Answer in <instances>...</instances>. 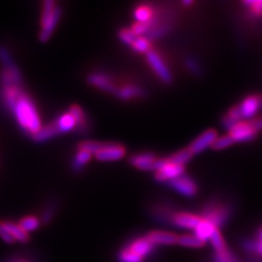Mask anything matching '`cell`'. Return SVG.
<instances>
[{
    "label": "cell",
    "mask_w": 262,
    "mask_h": 262,
    "mask_svg": "<svg viewBox=\"0 0 262 262\" xmlns=\"http://www.w3.org/2000/svg\"><path fill=\"white\" fill-rule=\"evenodd\" d=\"M9 110L13 113L21 129L26 131L29 136L33 137L42 128V122H40L35 105L24 91L16 97L15 102Z\"/></svg>",
    "instance_id": "cell-1"
},
{
    "label": "cell",
    "mask_w": 262,
    "mask_h": 262,
    "mask_svg": "<svg viewBox=\"0 0 262 262\" xmlns=\"http://www.w3.org/2000/svg\"><path fill=\"white\" fill-rule=\"evenodd\" d=\"M62 10L61 8L56 6L55 2L52 0H46L43 4V10H42V31L39 33V40L40 42H47L51 38L56 26L58 24L61 18Z\"/></svg>",
    "instance_id": "cell-2"
},
{
    "label": "cell",
    "mask_w": 262,
    "mask_h": 262,
    "mask_svg": "<svg viewBox=\"0 0 262 262\" xmlns=\"http://www.w3.org/2000/svg\"><path fill=\"white\" fill-rule=\"evenodd\" d=\"M130 163L139 169L158 171L165 164V159H158L153 153L145 152L134 155Z\"/></svg>",
    "instance_id": "cell-3"
},
{
    "label": "cell",
    "mask_w": 262,
    "mask_h": 262,
    "mask_svg": "<svg viewBox=\"0 0 262 262\" xmlns=\"http://www.w3.org/2000/svg\"><path fill=\"white\" fill-rule=\"evenodd\" d=\"M217 137L219 135L215 129H208L199 137H196L194 139V140L190 143V145L188 146V150L191 152L192 155L199 154L204 150H207L209 146H212Z\"/></svg>",
    "instance_id": "cell-4"
},
{
    "label": "cell",
    "mask_w": 262,
    "mask_h": 262,
    "mask_svg": "<svg viewBox=\"0 0 262 262\" xmlns=\"http://www.w3.org/2000/svg\"><path fill=\"white\" fill-rule=\"evenodd\" d=\"M229 217V209L227 207H216L209 206L203 211V216L201 219L207 220L213 226L219 229V227L223 226L227 219Z\"/></svg>",
    "instance_id": "cell-5"
},
{
    "label": "cell",
    "mask_w": 262,
    "mask_h": 262,
    "mask_svg": "<svg viewBox=\"0 0 262 262\" xmlns=\"http://www.w3.org/2000/svg\"><path fill=\"white\" fill-rule=\"evenodd\" d=\"M146 58L149 63L151 64V67L155 71V73L160 77V79L164 82V83H170L173 81V76L167 68V66L164 63L163 59L160 57L158 53H155L154 51H150L146 53Z\"/></svg>",
    "instance_id": "cell-6"
},
{
    "label": "cell",
    "mask_w": 262,
    "mask_h": 262,
    "mask_svg": "<svg viewBox=\"0 0 262 262\" xmlns=\"http://www.w3.org/2000/svg\"><path fill=\"white\" fill-rule=\"evenodd\" d=\"M229 136L235 142H249L256 138L257 133L251 127L249 121H238L236 126L229 131Z\"/></svg>",
    "instance_id": "cell-7"
},
{
    "label": "cell",
    "mask_w": 262,
    "mask_h": 262,
    "mask_svg": "<svg viewBox=\"0 0 262 262\" xmlns=\"http://www.w3.org/2000/svg\"><path fill=\"white\" fill-rule=\"evenodd\" d=\"M168 185L178 193L188 196V198L194 196L196 192H198V187H196L195 183L190 177L186 175H182L178 178L171 180V182L168 183Z\"/></svg>",
    "instance_id": "cell-8"
},
{
    "label": "cell",
    "mask_w": 262,
    "mask_h": 262,
    "mask_svg": "<svg viewBox=\"0 0 262 262\" xmlns=\"http://www.w3.org/2000/svg\"><path fill=\"white\" fill-rule=\"evenodd\" d=\"M185 173V166H179L175 165V164H171L166 161L165 164L158 170L155 171V180H158L160 183H165V182H171L179 176H182Z\"/></svg>",
    "instance_id": "cell-9"
},
{
    "label": "cell",
    "mask_w": 262,
    "mask_h": 262,
    "mask_svg": "<svg viewBox=\"0 0 262 262\" xmlns=\"http://www.w3.org/2000/svg\"><path fill=\"white\" fill-rule=\"evenodd\" d=\"M126 149L122 145L117 143H106L103 149L95 154V158L102 162L118 161L125 157Z\"/></svg>",
    "instance_id": "cell-10"
},
{
    "label": "cell",
    "mask_w": 262,
    "mask_h": 262,
    "mask_svg": "<svg viewBox=\"0 0 262 262\" xmlns=\"http://www.w3.org/2000/svg\"><path fill=\"white\" fill-rule=\"evenodd\" d=\"M242 118L250 119L262 107V95H249L238 106Z\"/></svg>",
    "instance_id": "cell-11"
},
{
    "label": "cell",
    "mask_w": 262,
    "mask_h": 262,
    "mask_svg": "<svg viewBox=\"0 0 262 262\" xmlns=\"http://www.w3.org/2000/svg\"><path fill=\"white\" fill-rule=\"evenodd\" d=\"M88 82L91 85L102 90L104 92L115 93L117 89L111 77L102 72H93L91 75H89Z\"/></svg>",
    "instance_id": "cell-12"
},
{
    "label": "cell",
    "mask_w": 262,
    "mask_h": 262,
    "mask_svg": "<svg viewBox=\"0 0 262 262\" xmlns=\"http://www.w3.org/2000/svg\"><path fill=\"white\" fill-rule=\"evenodd\" d=\"M201 217L192 214V213H186V212H179L175 213L174 215H171L170 222L175 226L179 228H186V229H194L200 223Z\"/></svg>",
    "instance_id": "cell-13"
},
{
    "label": "cell",
    "mask_w": 262,
    "mask_h": 262,
    "mask_svg": "<svg viewBox=\"0 0 262 262\" xmlns=\"http://www.w3.org/2000/svg\"><path fill=\"white\" fill-rule=\"evenodd\" d=\"M0 61L3 63L4 70L8 71L12 76V78L15 80L16 83L22 85V75L14 63L10 53L7 51V48L4 46H0Z\"/></svg>",
    "instance_id": "cell-14"
},
{
    "label": "cell",
    "mask_w": 262,
    "mask_h": 262,
    "mask_svg": "<svg viewBox=\"0 0 262 262\" xmlns=\"http://www.w3.org/2000/svg\"><path fill=\"white\" fill-rule=\"evenodd\" d=\"M145 238L152 245H175L177 244L178 236L174 233L165 232V231H153L145 236Z\"/></svg>",
    "instance_id": "cell-15"
},
{
    "label": "cell",
    "mask_w": 262,
    "mask_h": 262,
    "mask_svg": "<svg viewBox=\"0 0 262 262\" xmlns=\"http://www.w3.org/2000/svg\"><path fill=\"white\" fill-rule=\"evenodd\" d=\"M127 248L135 252L139 257L144 259L151 255V252L154 250V245H152L145 237H141V238H137L134 242H131L130 245L127 246Z\"/></svg>",
    "instance_id": "cell-16"
},
{
    "label": "cell",
    "mask_w": 262,
    "mask_h": 262,
    "mask_svg": "<svg viewBox=\"0 0 262 262\" xmlns=\"http://www.w3.org/2000/svg\"><path fill=\"white\" fill-rule=\"evenodd\" d=\"M114 94L116 95V97L119 98V100L129 101V100H131V98L141 97L144 94V92L141 88L130 84V85L117 88Z\"/></svg>",
    "instance_id": "cell-17"
},
{
    "label": "cell",
    "mask_w": 262,
    "mask_h": 262,
    "mask_svg": "<svg viewBox=\"0 0 262 262\" xmlns=\"http://www.w3.org/2000/svg\"><path fill=\"white\" fill-rule=\"evenodd\" d=\"M215 227L213 226L210 222H208L207 220L201 219L200 223L196 225V227L193 229L194 233L193 235L196 237V238L200 239L201 242L206 243L207 241H210L211 236L213 234V232L215 231Z\"/></svg>",
    "instance_id": "cell-18"
},
{
    "label": "cell",
    "mask_w": 262,
    "mask_h": 262,
    "mask_svg": "<svg viewBox=\"0 0 262 262\" xmlns=\"http://www.w3.org/2000/svg\"><path fill=\"white\" fill-rule=\"evenodd\" d=\"M69 114L73 117V119L76 120V131L79 134L85 133L88 130V122H86V118H85V114L84 112L82 111V108L80 107L79 105H72L70 110H69Z\"/></svg>",
    "instance_id": "cell-19"
},
{
    "label": "cell",
    "mask_w": 262,
    "mask_h": 262,
    "mask_svg": "<svg viewBox=\"0 0 262 262\" xmlns=\"http://www.w3.org/2000/svg\"><path fill=\"white\" fill-rule=\"evenodd\" d=\"M55 126L57 127V129L59 130L60 134L63 133H69V131L76 129V120L73 119V117L68 113H66L61 116H59L54 121Z\"/></svg>",
    "instance_id": "cell-20"
},
{
    "label": "cell",
    "mask_w": 262,
    "mask_h": 262,
    "mask_svg": "<svg viewBox=\"0 0 262 262\" xmlns=\"http://www.w3.org/2000/svg\"><path fill=\"white\" fill-rule=\"evenodd\" d=\"M58 135H60L59 130L57 129L54 122H52V124L40 128L38 133H36L32 138H33V140L36 142H44V141H47V140H49V139H52Z\"/></svg>",
    "instance_id": "cell-21"
},
{
    "label": "cell",
    "mask_w": 262,
    "mask_h": 262,
    "mask_svg": "<svg viewBox=\"0 0 262 262\" xmlns=\"http://www.w3.org/2000/svg\"><path fill=\"white\" fill-rule=\"evenodd\" d=\"M6 228L8 229V232L10 233V235L13 237V239L15 242L19 243H28L30 237L28 233H26L23 229L19 226V224L13 223V222H4Z\"/></svg>",
    "instance_id": "cell-22"
},
{
    "label": "cell",
    "mask_w": 262,
    "mask_h": 262,
    "mask_svg": "<svg viewBox=\"0 0 262 262\" xmlns=\"http://www.w3.org/2000/svg\"><path fill=\"white\" fill-rule=\"evenodd\" d=\"M192 157L193 155L191 154V152L188 150V147H186V149H183L174 154L169 155L168 158H166V161L171 164H175V165L185 166V164L189 162L192 159Z\"/></svg>",
    "instance_id": "cell-23"
},
{
    "label": "cell",
    "mask_w": 262,
    "mask_h": 262,
    "mask_svg": "<svg viewBox=\"0 0 262 262\" xmlns=\"http://www.w3.org/2000/svg\"><path fill=\"white\" fill-rule=\"evenodd\" d=\"M92 158V154H90L84 151H78V153L75 155V158L71 163V169L75 173H80V171L84 168V166L90 162Z\"/></svg>",
    "instance_id": "cell-24"
},
{
    "label": "cell",
    "mask_w": 262,
    "mask_h": 262,
    "mask_svg": "<svg viewBox=\"0 0 262 262\" xmlns=\"http://www.w3.org/2000/svg\"><path fill=\"white\" fill-rule=\"evenodd\" d=\"M177 244L188 248H200L203 247L204 243L196 238L194 235H182L178 237Z\"/></svg>",
    "instance_id": "cell-25"
},
{
    "label": "cell",
    "mask_w": 262,
    "mask_h": 262,
    "mask_svg": "<svg viewBox=\"0 0 262 262\" xmlns=\"http://www.w3.org/2000/svg\"><path fill=\"white\" fill-rule=\"evenodd\" d=\"M106 143L103 142H96V141H83L79 143L78 149L79 151H84L90 154H96L97 152H100L103 147L105 146Z\"/></svg>",
    "instance_id": "cell-26"
},
{
    "label": "cell",
    "mask_w": 262,
    "mask_h": 262,
    "mask_svg": "<svg viewBox=\"0 0 262 262\" xmlns=\"http://www.w3.org/2000/svg\"><path fill=\"white\" fill-rule=\"evenodd\" d=\"M39 225H40V221L37 217H35V216H26V217H23L20 221V223H19V226L26 233L35 231V229H37L39 227Z\"/></svg>",
    "instance_id": "cell-27"
},
{
    "label": "cell",
    "mask_w": 262,
    "mask_h": 262,
    "mask_svg": "<svg viewBox=\"0 0 262 262\" xmlns=\"http://www.w3.org/2000/svg\"><path fill=\"white\" fill-rule=\"evenodd\" d=\"M210 242L213 246V248H214L215 252H223L225 250H227V247H226V244L224 242V238L222 234H221V232L219 231V229L216 228L214 232H213L211 238H210Z\"/></svg>",
    "instance_id": "cell-28"
},
{
    "label": "cell",
    "mask_w": 262,
    "mask_h": 262,
    "mask_svg": "<svg viewBox=\"0 0 262 262\" xmlns=\"http://www.w3.org/2000/svg\"><path fill=\"white\" fill-rule=\"evenodd\" d=\"M134 15H135V19L139 23L147 22V21L152 20V10H151V8L147 6H140L135 10Z\"/></svg>",
    "instance_id": "cell-29"
},
{
    "label": "cell",
    "mask_w": 262,
    "mask_h": 262,
    "mask_svg": "<svg viewBox=\"0 0 262 262\" xmlns=\"http://www.w3.org/2000/svg\"><path fill=\"white\" fill-rule=\"evenodd\" d=\"M117 260H118V262H142L143 261V259L141 257L136 255L135 252H133L127 247L122 248L118 252Z\"/></svg>",
    "instance_id": "cell-30"
},
{
    "label": "cell",
    "mask_w": 262,
    "mask_h": 262,
    "mask_svg": "<svg viewBox=\"0 0 262 262\" xmlns=\"http://www.w3.org/2000/svg\"><path fill=\"white\" fill-rule=\"evenodd\" d=\"M243 248L249 253H257L262 257V241L246 239L243 243Z\"/></svg>",
    "instance_id": "cell-31"
},
{
    "label": "cell",
    "mask_w": 262,
    "mask_h": 262,
    "mask_svg": "<svg viewBox=\"0 0 262 262\" xmlns=\"http://www.w3.org/2000/svg\"><path fill=\"white\" fill-rule=\"evenodd\" d=\"M155 27V22L154 20H150L147 22H143V23H139L137 22L135 26L133 27V29H131V31L134 32V34L136 36H141L143 34H146L147 32H149L152 28Z\"/></svg>",
    "instance_id": "cell-32"
},
{
    "label": "cell",
    "mask_w": 262,
    "mask_h": 262,
    "mask_svg": "<svg viewBox=\"0 0 262 262\" xmlns=\"http://www.w3.org/2000/svg\"><path fill=\"white\" fill-rule=\"evenodd\" d=\"M131 46H133V48L138 53H145L146 54L147 52L150 51V42H149V39H146L143 36H137L134 44L131 45Z\"/></svg>",
    "instance_id": "cell-33"
},
{
    "label": "cell",
    "mask_w": 262,
    "mask_h": 262,
    "mask_svg": "<svg viewBox=\"0 0 262 262\" xmlns=\"http://www.w3.org/2000/svg\"><path fill=\"white\" fill-rule=\"evenodd\" d=\"M233 143H234V141L231 138V136L225 135V136L217 137L214 143H213L212 147L214 150H223V149H226V147H228V146H231Z\"/></svg>",
    "instance_id": "cell-34"
},
{
    "label": "cell",
    "mask_w": 262,
    "mask_h": 262,
    "mask_svg": "<svg viewBox=\"0 0 262 262\" xmlns=\"http://www.w3.org/2000/svg\"><path fill=\"white\" fill-rule=\"evenodd\" d=\"M213 262H238L236 256L228 249L223 252H215L213 256Z\"/></svg>",
    "instance_id": "cell-35"
},
{
    "label": "cell",
    "mask_w": 262,
    "mask_h": 262,
    "mask_svg": "<svg viewBox=\"0 0 262 262\" xmlns=\"http://www.w3.org/2000/svg\"><path fill=\"white\" fill-rule=\"evenodd\" d=\"M118 36L120 38L121 42H124L127 45H133L135 39L137 38V36L134 34V32L131 31V29H124L120 30L118 33Z\"/></svg>",
    "instance_id": "cell-36"
},
{
    "label": "cell",
    "mask_w": 262,
    "mask_h": 262,
    "mask_svg": "<svg viewBox=\"0 0 262 262\" xmlns=\"http://www.w3.org/2000/svg\"><path fill=\"white\" fill-rule=\"evenodd\" d=\"M55 206L52 203V204H48V206L45 208L43 214H42V222L44 224H49L52 222V220L54 217V213H55Z\"/></svg>",
    "instance_id": "cell-37"
},
{
    "label": "cell",
    "mask_w": 262,
    "mask_h": 262,
    "mask_svg": "<svg viewBox=\"0 0 262 262\" xmlns=\"http://www.w3.org/2000/svg\"><path fill=\"white\" fill-rule=\"evenodd\" d=\"M0 238H2L5 243L12 245L15 243V241L13 239V237L10 235V233L8 232V229L6 228L4 222H0Z\"/></svg>",
    "instance_id": "cell-38"
},
{
    "label": "cell",
    "mask_w": 262,
    "mask_h": 262,
    "mask_svg": "<svg viewBox=\"0 0 262 262\" xmlns=\"http://www.w3.org/2000/svg\"><path fill=\"white\" fill-rule=\"evenodd\" d=\"M186 66H187V68L193 73V75H200L199 63L196 62V60H194L193 58H187Z\"/></svg>",
    "instance_id": "cell-39"
},
{
    "label": "cell",
    "mask_w": 262,
    "mask_h": 262,
    "mask_svg": "<svg viewBox=\"0 0 262 262\" xmlns=\"http://www.w3.org/2000/svg\"><path fill=\"white\" fill-rule=\"evenodd\" d=\"M245 5L250 6L252 13L257 15H262V2H246Z\"/></svg>",
    "instance_id": "cell-40"
},
{
    "label": "cell",
    "mask_w": 262,
    "mask_h": 262,
    "mask_svg": "<svg viewBox=\"0 0 262 262\" xmlns=\"http://www.w3.org/2000/svg\"><path fill=\"white\" fill-rule=\"evenodd\" d=\"M227 117H229L233 120H236V121H241L242 119V116H241V112H239V107L238 106H235V107L231 108L228 112V114L226 115Z\"/></svg>",
    "instance_id": "cell-41"
},
{
    "label": "cell",
    "mask_w": 262,
    "mask_h": 262,
    "mask_svg": "<svg viewBox=\"0 0 262 262\" xmlns=\"http://www.w3.org/2000/svg\"><path fill=\"white\" fill-rule=\"evenodd\" d=\"M237 122H238V121L233 120V119H231V118L227 117V116H225V117L222 119V125H223L224 129L227 130V131H231V130L236 126Z\"/></svg>",
    "instance_id": "cell-42"
},
{
    "label": "cell",
    "mask_w": 262,
    "mask_h": 262,
    "mask_svg": "<svg viewBox=\"0 0 262 262\" xmlns=\"http://www.w3.org/2000/svg\"><path fill=\"white\" fill-rule=\"evenodd\" d=\"M249 122H250L251 127L253 128V130L256 131V133H258V131L262 130V117L257 118V119H253V120H251Z\"/></svg>",
    "instance_id": "cell-43"
},
{
    "label": "cell",
    "mask_w": 262,
    "mask_h": 262,
    "mask_svg": "<svg viewBox=\"0 0 262 262\" xmlns=\"http://www.w3.org/2000/svg\"><path fill=\"white\" fill-rule=\"evenodd\" d=\"M183 5H186V6H189V5H192V2H183Z\"/></svg>",
    "instance_id": "cell-44"
}]
</instances>
